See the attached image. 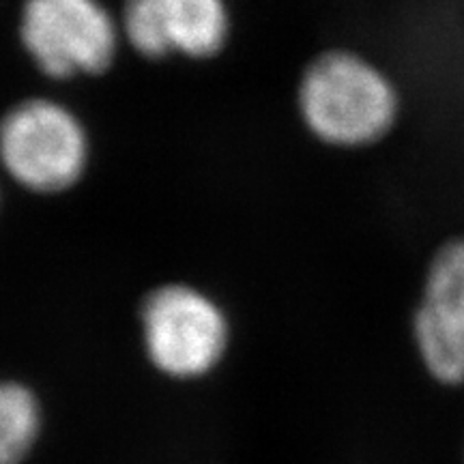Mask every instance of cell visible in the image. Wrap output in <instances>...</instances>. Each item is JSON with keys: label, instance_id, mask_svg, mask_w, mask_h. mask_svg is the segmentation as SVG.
<instances>
[{"label": "cell", "instance_id": "cell-4", "mask_svg": "<svg viewBox=\"0 0 464 464\" xmlns=\"http://www.w3.org/2000/svg\"><path fill=\"white\" fill-rule=\"evenodd\" d=\"M144 355L160 374L196 381L222 363L230 321L211 295L188 282L150 288L138 307Z\"/></svg>", "mask_w": 464, "mask_h": 464}, {"label": "cell", "instance_id": "cell-2", "mask_svg": "<svg viewBox=\"0 0 464 464\" xmlns=\"http://www.w3.org/2000/svg\"><path fill=\"white\" fill-rule=\"evenodd\" d=\"M91 158L89 127L61 100L24 97L3 114L0 161L5 174L28 194H67L86 177Z\"/></svg>", "mask_w": 464, "mask_h": 464}, {"label": "cell", "instance_id": "cell-3", "mask_svg": "<svg viewBox=\"0 0 464 464\" xmlns=\"http://www.w3.org/2000/svg\"><path fill=\"white\" fill-rule=\"evenodd\" d=\"M17 39L33 67L54 82L106 75L123 44L119 15L103 0H22Z\"/></svg>", "mask_w": 464, "mask_h": 464}, {"label": "cell", "instance_id": "cell-6", "mask_svg": "<svg viewBox=\"0 0 464 464\" xmlns=\"http://www.w3.org/2000/svg\"><path fill=\"white\" fill-rule=\"evenodd\" d=\"M413 340L423 368L448 387L464 382V237L440 246L423 277L413 316Z\"/></svg>", "mask_w": 464, "mask_h": 464}, {"label": "cell", "instance_id": "cell-5", "mask_svg": "<svg viewBox=\"0 0 464 464\" xmlns=\"http://www.w3.org/2000/svg\"><path fill=\"white\" fill-rule=\"evenodd\" d=\"M119 24L127 48L150 63L213 61L232 37L228 0H123Z\"/></svg>", "mask_w": 464, "mask_h": 464}, {"label": "cell", "instance_id": "cell-1", "mask_svg": "<svg viewBox=\"0 0 464 464\" xmlns=\"http://www.w3.org/2000/svg\"><path fill=\"white\" fill-rule=\"evenodd\" d=\"M295 106L304 130L338 150L370 149L396 130L402 95L396 80L363 52L329 48L304 67Z\"/></svg>", "mask_w": 464, "mask_h": 464}, {"label": "cell", "instance_id": "cell-7", "mask_svg": "<svg viewBox=\"0 0 464 464\" xmlns=\"http://www.w3.org/2000/svg\"><path fill=\"white\" fill-rule=\"evenodd\" d=\"M42 432V404L22 381L0 390V464H22Z\"/></svg>", "mask_w": 464, "mask_h": 464}]
</instances>
